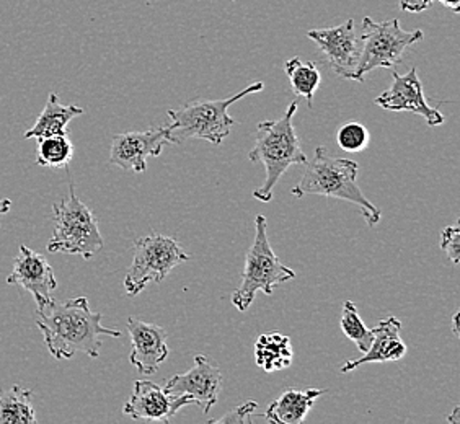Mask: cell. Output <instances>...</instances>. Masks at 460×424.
Instances as JSON below:
<instances>
[{"label": "cell", "instance_id": "cell-1", "mask_svg": "<svg viewBox=\"0 0 460 424\" xmlns=\"http://www.w3.org/2000/svg\"><path fill=\"white\" fill-rule=\"evenodd\" d=\"M36 325L45 338L46 348L56 359H71L77 353L97 359L102 336L119 338V330L103 327V315L92 312L87 297H75L45 309H36Z\"/></svg>", "mask_w": 460, "mask_h": 424}, {"label": "cell", "instance_id": "cell-2", "mask_svg": "<svg viewBox=\"0 0 460 424\" xmlns=\"http://www.w3.org/2000/svg\"><path fill=\"white\" fill-rule=\"evenodd\" d=\"M358 162L328 155L323 146L315 149L314 159L307 160L301 181L294 186L292 195L302 198L307 195L327 196L356 204L372 227L381 221L382 211L364 196L358 183Z\"/></svg>", "mask_w": 460, "mask_h": 424}, {"label": "cell", "instance_id": "cell-3", "mask_svg": "<svg viewBox=\"0 0 460 424\" xmlns=\"http://www.w3.org/2000/svg\"><path fill=\"white\" fill-rule=\"evenodd\" d=\"M297 108V102H294L279 119L258 123L255 146L248 154V159L265 165V181L253 191V198L261 203H270L273 199L275 186L288 168L305 165L309 160L292 123Z\"/></svg>", "mask_w": 460, "mask_h": 424}, {"label": "cell", "instance_id": "cell-4", "mask_svg": "<svg viewBox=\"0 0 460 424\" xmlns=\"http://www.w3.org/2000/svg\"><path fill=\"white\" fill-rule=\"evenodd\" d=\"M265 89L263 82H255L239 93L213 102H190L177 110H169L172 123L165 126L170 144H181L188 139H204L219 146L230 134L235 119L229 115V108L242 98Z\"/></svg>", "mask_w": 460, "mask_h": 424}, {"label": "cell", "instance_id": "cell-5", "mask_svg": "<svg viewBox=\"0 0 460 424\" xmlns=\"http://www.w3.org/2000/svg\"><path fill=\"white\" fill-rule=\"evenodd\" d=\"M266 227L268 222L265 216L258 214L255 219V239L252 247L248 248L242 284L232 294V304L239 312H245L253 304L258 291L271 296L279 284L288 283L296 278L291 268L283 265L273 252Z\"/></svg>", "mask_w": 460, "mask_h": 424}, {"label": "cell", "instance_id": "cell-6", "mask_svg": "<svg viewBox=\"0 0 460 424\" xmlns=\"http://www.w3.org/2000/svg\"><path fill=\"white\" fill-rule=\"evenodd\" d=\"M53 237L48 242L49 253L62 252L90 260L105 245L97 217L80 201L74 185L69 186V196L66 199L53 204Z\"/></svg>", "mask_w": 460, "mask_h": 424}, {"label": "cell", "instance_id": "cell-7", "mask_svg": "<svg viewBox=\"0 0 460 424\" xmlns=\"http://www.w3.org/2000/svg\"><path fill=\"white\" fill-rule=\"evenodd\" d=\"M361 36L363 54L353 79L358 82H363L366 74L374 69H394L400 66L408 48L421 41L425 33L421 30H403L395 18L376 22L374 18L364 17Z\"/></svg>", "mask_w": 460, "mask_h": 424}, {"label": "cell", "instance_id": "cell-8", "mask_svg": "<svg viewBox=\"0 0 460 424\" xmlns=\"http://www.w3.org/2000/svg\"><path fill=\"white\" fill-rule=\"evenodd\" d=\"M188 260L190 255L172 237L159 234L141 237L134 242L133 263L124 278V289L129 297H136L147 284L164 281L175 266Z\"/></svg>", "mask_w": 460, "mask_h": 424}, {"label": "cell", "instance_id": "cell-9", "mask_svg": "<svg viewBox=\"0 0 460 424\" xmlns=\"http://www.w3.org/2000/svg\"><path fill=\"white\" fill-rule=\"evenodd\" d=\"M307 36L319 46L332 71L343 79H354L363 54V36L356 31L354 20L338 27L309 30Z\"/></svg>", "mask_w": 460, "mask_h": 424}, {"label": "cell", "instance_id": "cell-10", "mask_svg": "<svg viewBox=\"0 0 460 424\" xmlns=\"http://www.w3.org/2000/svg\"><path fill=\"white\" fill-rule=\"evenodd\" d=\"M222 374L217 366L209 363L203 354L195 358V366L185 374L170 377L164 390L170 397H188L193 405L203 408L204 415L211 411L221 393Z\"/></svg>", "mask_w": 460, "mask_h": 424}, {"label": "cell", "instance_id": "cell-11", "mask_svg": "<svg viewBox=\"0 0 460 424\" xmlns=\"http://www.w3.org/2000/svg\"><path fill=\"white\" fill-rule=\"evenodd\" d=\"M167 144L170 142L165 128L116 134L111 141L110 163L126 172L142 173L147 170V159L159 157Z\"/></svg>", "mask_w": 460, "mask_h": 424}, {"label": "cell", "instance_id": "cell-12", "mask_svg": "<svg viewBox=\"0 0 460 424\" xmlns=\"http://www.w3.org/2000/svg\"><path fill=\"white\" fill-rule=\"evenodd\" d=\"M7 284L22 286L25 291L30 292L38 309H45L49 304H53L51 292L58 287L53 266L48 261V258L25 245H20V252L13 261Z\"/></svg>", "mask_w": 460, "mask_h": 424}, {"label": "cell", "instance_id": "cell-13", "mask_svg": "<svg viewBox=\"0 0 460 424\" xmlns=\"http://www.w3.org/2000/svg\"><path fill=\"white\" fill-rule=\"evenodd\" d=\"M392 87L374 100L376 105L385 111H408L423 116L431 128L444 123V116L439 110L428 105L416 67H411L407 75L392 72Z\"/></svg>", "mask_w": 460, "mask_h": 424}, {"label": "cell", "instance_id": "cell-14", "mask_svg": "<svg viewBox=\"0 0 460 424\" xmlns=\"http://www.w3.org/2000/svg\"><path fill=\"white\" fill-rule=\"evenodd\" d=\"M186 405H193L188 397H170L164 387L151 380H136L131 398L123 407L124 415L155 423H170Z\"/></svg>", "mask_w": 460, "mask_h": 424}, {"label": "cell", "instance_id": "cell-15", "mask_svg": "<svg viewBox=\"0 0 460 424\" xmlns=\"http://www.w3.org/2000/svg\"><path fill=\"white\" fill-rule=\"evenodd\" d=\"M128 331L131 336V354L129 361L142 374L152 375L159 371L160 364L169 358L167 331L165 328L144 322L141 318H128Z\"/></svg>", "mask_w": 460, "mask_h": 424}, {"label": "cell", "instance_id": "cell-16", "mask_svg": "<svg viewBox=\"0 0 460 424\" xmlns=\"http://www.w3.org/2000/svg\"><path fill=\"white\" fill-rule=\"evenodd\" d=\"M402 322L397 317H389L382 320L376 328H372V343L369 349L359 359H351L341 366V372L356 371L364 364L392 363L400 361L407 354V345L400 338Z\"/></svg>", "mask_w": 460, "mask_h": 424}, {"label": "cell", "instance_id": "cell-17", "mask_svg": "<svg viewBox=\"0 0 460 424\" xmlns=\"http://www.w3.org/2000/svg\"><path fill=\"white\" fill-rule=\"evenodd\" d=\"M325 393L327 390L323 389L286 390L281 397L276 398L275 402L268 407L263 418L266 421L278 424L302 423L312 405Z\"/></svg>", "mask_w": 460, "mask_h": 424}, {"label": "cell", "instance_id": "cell-18", "mask_svg": "<svg viewBox=\"0 0 460 424\" xmlns=\"http://www.w3.org/2000/svg\"><path fill=\"white\" fill-rule=\"evenodd\" d=\"M84 115V108L75 105H62L58 93H49L48 103L38 116L35 126L23 134L25 139H41L48 136L69 134V123L74 118Z\"/></svg>", "mask_w": 460, "mask_h": 424}, {"label": "cell", "instance_id": "cell-19", "mask_svg": "<svg viewBox=\"0 0 460 424\" xmlns=\"http://www.w3.org/2000/svg\"><path fill=\"white\" fill-rule=\"evenodd\" d=\"M255 361L265 372L283 371L292 364L289 336L279 331H268L260 336L255 345Z\"/></svg>", "mask_w": 460, "mask_h": 424}, {"label": "cell", "instance_id": "cell-20", "mask_svg": "<svg viewBox=\"0 0 460 424\" xmlns=\"http://www.w3.org/2000/svg\"><path fill=\"white\" fill-rule=\"evenodd\" d=\"M33 392L22 385L0 390V424H35Z\"/></svg>", "mask_w": 460, "mask_h": 424}, {"label": "cell", "instance_id": "cell-21", "mask_svg": "<svg viewBox=\"0 0 460 424\" xmlns=\"http://www.w3.org/2000/svg\"><path fill=\"white\" fill-rule=\"evenodd\" d=\"M284 72L291 82V89L296 97L305 98L309 106L319 89L322 75L314 62L304 61L301 57H292L284 64Z\"/></svg>", "mask_w": 460, "mask_h": 424}, {"label": "cell", "instance_id": "cell-22", "mask_svg": "<svg viewBox=\"0 0 460 424\" xmlns=\"http://www.w3.org/2000/svg\"><path fill=\"white\" fill-rule=\"evenodd\" d=\"M36 163L40 167L62 168L69 167L72 159H74V144L69 139V134H61V136H48L36 139Z\"/></svg>", "mask_w": 460, "mask_h": 424}, {"label": "cell", "instance_id": "cell-23", "mask_svg": "<svg viewBox=\"0 0 460 424\" xmlns=\"http://www.w3.org/2000/svg\"><path fill=\"white\" fill-rule=\"evenodd\" d=\"M340 327H341V331L345 333L346 338H349L354 345L358 346L359 351L366 353L369 349L374 335H372V330L364 325L354 302L346 301L343 304Z\"/></svg>", "mask_w": 460, "mask_h": 424}, {"label": "cell", "instance_id": "cell-24", "mask_svg": "<svg viewBox=\"0 0 460 424\" xmlns=\"http://www.w3.org/2000/svg\"><path fill=\"white\" fill-rule=\"evenodd\" d=\"M371 134L363 123L348 121L341 124L337 133L338 146L346 152H361L369 146Z\"/></svg>", "mask_w": 460, "mask_h": 424}, {"label": "cell", "instance_id": "cell-25", "mask_svg": "<svg viewBox=\"0 0 460 424\" xmlns=\"http://www.w3.org/2000/svg\"><path fill=\"white\" fill-rule=\"evenodd\" d=\"M441 248L454 265L460 261V229L459 225L446 227L441 234Z\"/></svg>", "mask_w": 460, "mask_h": 424}, {"label": "cell", "instance_id": "cell-26", "mask_svg": "<svg viewBox=\"0 0 460 424\" xmlns=\"http://www.w3.org/2000/svg\"><path fill=\"white\" fill-rule=\"evenodd\" d=\"M258 408L257 402H247L243 403L242 407L234 408L230 410L227 415L221 416V418H216L211 423L214 424H242V423H252L253 420V413Z\"/></svg>", "mask_w": 460, "mask_h": 424}, {"label": "cell", "instance_id": "cell-27", "mask_svg": "<svg viewBox=\"0 0 460 424\" xmlns=\"http://www.w3.org/2000/svg\"><path fill=\"white\" fill-rule=\"evenodd\" d=\"M400 9L408 13H420L423 10V0H400Z\"/></svg>", "mask_w": 460, "mask_h": 424}, {"label": "cell", "instance_id": "cell-28", "mask_svg": "<svg viewBox=\"0 0 460 424\" xmlns=\"http://www.w3.org/2000/svg\"><path fill=\"white\" fill-rule=\"evenodd\" d=\"M439 2H441L443 5H446L447 9H451L452 12H456V13L459 12L460 0H439Z\"/></svg>", "mask_w": 460, "mask_h": 424}, {"label": "cell", "instance_id": "cell-29", "mask_svg": "<svg viewBox=\"0 0 460 424\" xmlns=\"http://www.w3.org/2000/svg\"><path fill=\"white\" fill-rule=\"evenodd\" d=\"M10 208H12V201H10L9 198L0 199V216L7 214L10 211Z\"/></svg>", "mask_w": 460, "mask_h": 424}, {"label": "cell", "instance_id": "cell-30", "mask_svg": "<svg viewBox=\"0 0 460 424\" xmlns=\"http://www.w3.org/2000/svg\"><path fill=\"white\" fill-rule=\"evenodd\" d=\"M452 331H454V335L460 336L459 312H456L454 317H452Z\"/></svg>", "mask_w": 460, "mask_h": 424}, {"label": "cell", "instance_id": "cell-31", "mask_svg": "<svg viewBox=\"0 0 460 424\" xmlns=\"http://www.w3.org/2000/svg\"><path fill=\"white\" fill-rule=\"evenodd\" d=\"M459 413H460V408L459 407L454 408V411H452V415L447 416V421H449V423H452V424H460Z\"/></svg>", "mask_w": 460, "mask_h": 424}, {"label": "cell", "instance_id": "cell-32", "mask_svg": "<svg viewBox=\"0 0 460 424\" xmlns=\"http://www.w3.org/2000/svg\"><path fill=\"white\" fill-rule=\"evenodd\" d=\"M434 0H423V10H428L431 7V4H433Z\"/></svg>", "mask_w": 460, "mask_h": 424}, {"label": "cell", "instance_id": "cell-33", "mask_svg": "<svg viewBox=\"0 0 460 424\" xmlns=\"http://www.w3.org/2000/svg\"><path fill=\"white\" fill-rule=\"evenodd\" d=\"M234 2H235V0H234Z\"/></svg>", "mask_w": 460, "mask_h": 424}]
</instances>
